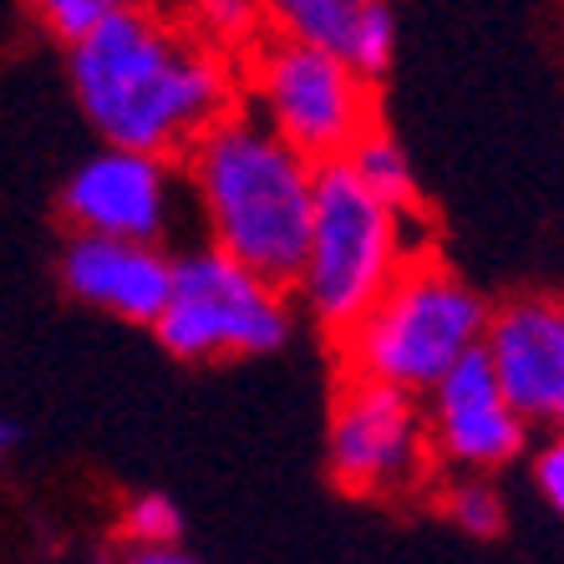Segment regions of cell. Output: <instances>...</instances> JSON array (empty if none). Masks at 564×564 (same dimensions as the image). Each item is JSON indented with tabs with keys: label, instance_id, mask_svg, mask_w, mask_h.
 <instances>
[{
	"label": "cell",
	"instance_id": "cell-1",
	"mask_svg": "<svg viewBox=\"0 0 564 564\" xmlns=\"http://www.w3.org/2000/svg\"><path fill=\"white\" fill-rule=\"evenodd\" d=\"M66 52L82 118L107 148L178 158L235 112L229 56L209 52L194 31L153 6L112 15Z\"/></svg>",
	"mask_w": 564,
	"mask_h": 564
},
{
	"label": "cell",
	"instance_id": "cell-2",
	"mask_svg": "<svg viewBox=\"0 0 564 564\" xmlns=\"http://www.w3.org/2000/svg\"><path fill=\"white\" fill-rule=\"evenodd\" d=\"M184 158L198 219L209 229V250L290 290L311 235L315 163L280 143L245 107L214 122Z\"/></svg>",
	"mask_w": 564,
	"mask_h": 564
},
{
	"label": "cell",
	"instance_id": "cell-3",
	"mask_svg": "<svg viewBox=\"0 0 564 564\" xmlns=\"http://www.w3.org/2000/svg\"><path fill=\"white\" fill-rule=\"evenodd\" d=\"M488 305L447 264L417 260L381 290L361 321L341 336L351 381L392 387L402 397H427L447 371L484 351Z\"/></svg>",
	"mask_w": 564,
	"mask_h": 564
},
{
	"label": "cell",
	"instance_id": "cell-4",
	"mask_svg": "<svg viewBox=\"0 0 564 564\" xmlns=\"http://www.w3.org/2000/svg\"><path fill=\"white\" fill-rule=\"evenodd\" d=\"M412 260L417 250L408 245V214L367 194L346 173V163H321L311 235H305L301 270L290 280L315 326L341 341Z\"/></svg>",
	"mask_w": 564,
	"mask_h": 564
},
{
	"label": "cell",
	"instance_id": "cell-5",
	"mask_svg": "<svg viewBox=\"0 0 564 564\" xmlns=\"http://www.w3.org/2000/svg\"><path fill=\"white\" fill-rule=\"evenodd\" d=\"M158 346L178 361L270 356L290 341V301L270 280L250 275L219 250L173 254L169 295L153 315Z\"/></svg>",
	"mask_w": 564,
	"mask_h": 564
},
{
	"label": "cell",
	"instance_id": "cell-6",
	"mask_svg": "<svg viewBox=\"0 0 564 564\" xmlns=\"http://www.w3.org/2000/svg\"><path fill=\"white\" fill-rule=\"evenodd\" d=\"M254 118L290 143L305 163H341L377 122H371V82L356 77L341 56L260 41L250 66Z\"/></svg>",
	"mask_w": 564,
	"mask_h": 564
},
{
	"label": "cell",
	"instance_id": "cell-7",
	"mask_svg": "<svg viewBox=\"0 0 564 564\" xmlns=\"http://www.w3.org/2000/svg\"><path fill=\"white\" fill-rule=\"evenodd\" d=\"M326 463L346 494L397 499L422 488L433 453H427L417 397L371 387V381H346L341 397L330 402Z\"/></svg>",
	"mask_w": 564,
	"mask_h": 564
},
{
	"label": "cell",
	"instance_id": "cell-8",
	"mask_svg": "<svg viewBox=\"0 0 564 564\" xmlns=\"http://www.w3.org/2000/svg\"><path fill=\"white\" fill-rule=\"evenodd\" d=\"M178 173L169 158L148 153H102L82 158L62 188V214L72 235H102V239H132V245H158L178 219Z\"/></svg>",
	"mask_w": 564,
	"mask_h": 564
},
{
	"label": "cell",
	"instance_id": "cell-9",
	"mask_svg": "<svg viewBox=\"0 0 564 564\" xmlns=\"http://www.w3.org/2000/svg\"><path fill=\"white\" fill-rule=\"evenodd\" d=\"M417 408H422L433 463L463 473V478L499 473L529 443L524 417L509 408V397H503L484 351H473L468 361H458L433 392L417 397Z\"/></svg>",
	"mask_w": 564,
	"mask_h": 564
},
{
	"label": "cell",
	"instance_id": "cell-10",
	"mask_svg": "<svg viewBox=\"0 0 564 564\" xmlns=\"http://www.w3.org/2000/svg\"><path fill=\"white\" fill-rule=\"evenodd\" d=\"M484 356L524 427L564 433V295H519L488 311Z\"/></svg>",
	"mask_w": 564,
	"mask_h": 564
},
{
	"label": "cell",
	"instance_id": "cell-11",
	"mask_svg": "<svg viewBox=\"0 0 564 564\" xmlns=\"http://www.w3.org/2000/svg\"><path fill=\"white\" fill-rule=\"evenodd\" d=\"M173 254L158 245H132V239H102V235H72L62 250V285L82 305L128 321V326H153L169 295Z\"/></svg>",
	"mask_w": 564,
	"mask_h": 564
},
{
	"label": "cell",
	"instance_id": "cell-12",
	"mask_svg": "<svg viewBox=\"0 0 564 564\" xmlns=\"http://www.w3.org/2000/svg\"><path fill=\"white\" fill-rule=\"evenodd\" d=\"M275 41L315 46L377 82L397 56V11L387 0H260Z\"/></svg>",
	"mask_w": 564,
	"mask_h": 564
},
{
	"label": "cell",
	"instance_id": "cell-13",
	"mask_svg": "<svg viewBox=\"0 0 564 564\" xmlns=\"http://www.w3.org/2000/svg\"><path fill=\"white\" fill-rule=\"evenodd\" d=\"M341 163L356 184L367 188V194H377L381 204H392V209H402V214L417 204V173H412L408 148L397 143V138H387L381 128H371Z\"/></svg>",
	"mask_w": 564,
	"mask_h": 564
},
{
	"label": "cell",
	"instance_id": "cell-14",
	"mask_svg": "<svg viewBox=\"0 0 564 564\" xmlns=\"http://www.w3.org/2000/svg\"><path fill=\"white\" fill-rule=\"evenodd\" d=\"M194 31L209 52H254L264 41V6L260 0H194Z\"/></svg>",
	"mask_w": 564,
	"mask_h": 564
},
{
	"label": "cell",
	"instance_id": "cell-15",
	"mask_svg": "<svg viewBox=\"0 0 564 564\" xmlns=\"http://www.w3.org/2000/svg\"><path fill=\"white\" fill-rule=\"evenodd\" d=\"M447 519L473 539H494L509 524V503H503L494 478H458L447 488Z\"/></svg>",
	"mask_w": 564,
	"mask_h": 564
},
{
	"label": "cell",
	"instance_id": "cell-16",
	"mask_svg": "<svg viewBox=\"0 0 564 564\" xmlns=\"http://www.w3.org/2000/svg\"><path fill=\"white\" fill-rule=\"evenodd\" d=\"M31 15H36L41 26L52 31L56 41H82L87 31H97L102 21H112V15L132 11V6H143V0H26Z\"/></svg>",
	"mask_w": 564,
	"mask_h": 564
},
{
	"label": "cell",
	"instance_id": "cell-17",
	"mask_svg": "<svg viewBox=\"0 0 564 564\" xmlns=\"http://www.w3.org/2000/svg\"><path fill=\"white\" fill-rule=\"evenodd\" d=\"M122 534L132 539V550H169L184 534V513L169 494H138L122 509Z\"/></svg>",
	"mask_w": 564,
	"mask_h": 564
},
{
	"label": "cell",
	"instance_id": "cell-18",
	"mask_svg": "<svg viewBox=\"0 0 564 564\" xmlns=\"http://www.w3.org/2000/svg\"><path fill=\"white\" fill-rule=\"evenodd\" d=\"M534 484H539V494H544V503L564 519V433H550V443L539 447Z\"/></svg>",
	"mask_w": 564,
	"mask_h": 564
},
{
	"label": "cell",
	"instance_id": "cell-19",
	"mask_svg": "<svg viewBox=\"0 0 564 564\" xmlns=\"http://www.w3.org/2000/svg\"><path fill=\"white\" fill-rule=\"evenodd\" d=\"M122 564H198L194 554H184L178 544H169V550H132Z\"/></svg>",
	"mask_w": 564,
	"mask_h": 564
},
{
	"label": "cell",
	"instance_id": "cell-20",
	"mask_svg": "<svg viewBox=\"0 0 564 564\" xmlns=\"http://www.w3.org/2000/svg\"><path fill=\"white\" fill-rule=\"evenodd\" d=\"M15 443H21V427H15L11 417H0V453H11Z\"/></svg>",
	"mask_w": 564,
	"mask_h": 564
}]
</instances>
